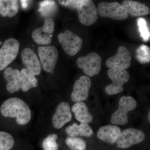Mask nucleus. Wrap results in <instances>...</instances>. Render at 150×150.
<instances>
[{"instance_id": "20", "label": "nucleus", "mask_w": 150, "mask_h": 150, "mask_svg": "<svg viewBox=\"0 0 150 150\" xmlns=\"http://www.w3.org/2000/svg\"><path fill=\"white\" fill-rule=\"evenodd\" d=\"M67 134L71 137H76L78 136L89 137L93 134V131L88 124L81 123L78 125L76 123H73V125L68 126L66 129Z\"/></svg>"}, {"instance_id": "14", "label": "nucleus", "mask_w": 150, "mask_h": 150, "mask_svg": "<svg viewBox=\"0 0 150 150\" xmlns=\"http://www.w3.org/2000/svg\"><path fill=\"white\" fill-rule=\"evenodd\" d=\"M71 119L72 114L69 104L67 102H62L57 106L52 117V124L54 128L60 129L65 124L71 121Z\"/></svg>"}, {"instance_id": "17", "label": "nucleus", "mask_w": 150, "mask_h": 150, "mask_svg": "<svg viewBox=\"0 0 150 150\" xmlns=\"http://www.w3.org/2000/svg\"><path fill=\"white\" fill-rule=\"evenodd\" d=\"M121 129L115 125H108L102 126L98 131V138L103 142L110 144L116 142L121 134Z\"/></svg>"}, {"instance_id": "26", "label": "nucleus", "mask_w": 150, "mask_h": 150, "mask_svg": "<svg viewBox=\"0 0 150 150\" xmlns=\"http://www.w3.org/2000/svg\"><path fill=\"white\" fill-rule=\"evenodd\" d=\"M58 135L51 134L43 140L42 146L44 150H57L59 149V144L56 142Z\"/></svg>"}, {"instance_id": "16", "label": "nucleus", "mask_w": 150, "mask_h": 150, "mask_svg": "<svg viewBox=\"0 0 150 150\" xmlns=\"http://www.w3.org/2000/svg\"><path fill=\"white\" fill-rule=\"evenodd\" d=\"M4 76L6 81V89L13 93L18 91L21 87V78L19 70L13 69L11 67L6 68L4 71Z\"/></svg>"}, {"instance_id": "25", "label": "nucleus", "mask_w": 150, "mask_h": 150, "mask_svg": "<svg viewBox=\"0 0 150 150\" xmlns=\"http://www.w3.org/2000/svg\"><path fill=\"white\" fill-rule=\"evenodd\" d=\"M14 144V140L11 134L0 131V150H10Z\"/></svg>"}, {"instance_id": "24", "label": "nucleus", "mask_w": 150, "mask_h": 150, "mask_svg": "<svg viewBox=\"0 0 150 150\" xmlns=\"http://www.w3.org/2000/svg\"><path fill=\"white\" fill-rule=\"evenodd\" d=\"M66 144L71 150H85L86 142L81 138L68 137L66 140Z\"/></svg>"}, {"instance_id": "9", "label": "nucleus", "mask_w": 150, "mask_h": 150, "mask_svg": "<svg viewBox=\"0 0 150 150\" xmlns=\"http://www.w3.org/2000/svg\"><path fill=\"white\" fill-rule=\"evenodd\" d=\"M145 138L144 133L142 130L129 128L121 132L116 142L118 148L126 149L143 142Z\"/></svg>"}, {"instance_id": "11", "label": "nucleus", "mask_w": 150, "mask_h": 150, "mask_svg": "<svg viewBox=\"0 0 150 150\" xmlns=\"http://www.w3.org/2000/svg\"><path fill=\"white\" fill-rule=\"evenodd\" d=\"M132 58L129 50L125 46H120L114 56L109 58L106 62L107 67L110 69L126 70L131 65Z\"/></svg>"}, {"instance_id": "31", "label": "nucleus", "mask_w": 150, "mask_h": 150, "mask_svg": "<svg viewBox=\"0 0 150 150\" xmlns=\"http://www.w3.org/2000/svg\"><path fill=\"white\" fill-rule=\"evenodd\" d=\"M2 44V42L1 41H0V45H1V44Z\"/></svg>"}, {"instance_id": "4", "label": "nucleus", "mask_w": 150, "mask_h": 150, "mask_svg": "<svg viewBox=\"0 0 150 150\" xmlns=\"http://www.w3.org/2000/svg\"><path fill=\"white\" fill-rule=\"evenodd\" d=\"M59 43L67 54L74 56L80 51L83 41L79 35L69 30L59 33L58 36Z\"/></svg>"}, {"instance_id": "32", "label": "nucleus", "mask_w": 150, "mask_h": 150, "mask_svg": "<svg viewBox=\"0 0 150 150\" xmlns=\"http://www.w3.org/2000/svg\"><path fill=\"white\" fill-rule=\"evenodd\" d=\"M1 0H0V6H1Z\"/></svg>"}, {"instance_id": "21", "label": "nucleus", "mask_w": 150, "mask_h": 150, "mask_svg": "<svg viewBox=\"0 0 150 150\" xmlns=\"http://www.w3.org/2000/svg\"><path fill=\"white\" fill-rule=\"evenodd\" d=\"M18 1L17 0H1L0 15L3 17L14 16L18 11Z\"/></svg>"}, {"instance_id": "27", "label": "nucleus", "mask_w": 150, "mask_h": 150, "mask_svg": "<svg viewBox=\"0 0 150 150\" xmlns=\"http://www.w3.org/2000/svg\"><path fill=\"white\" fill-rule=\"evenodd\" d=\"M137 56L138 61L142 64L150 62V48L146 45H142L137 49Z\"/></svg>"}, {"instance_id": "19", "label": "nucleus", "mask_w": 150, "mask_h": 150, "mask_svg": "<svg viewBox=\"0 0 150 150\" xmlns=\"http://www.w3.org/2000/svg\"><path fill=\"white\" fill-rule=\"evenodd\" d=\"M72 112L74 113L75 118L81 123L88 124L93 121V116L89 111L87 106L85 103H76L71 108Z\"/></svg>"}, {"instance_id": "18", "label": "nucleus", "mask_w": 150, "mask_h": 150, "mask_svg": "<svg viewBox=\"0 0 150 150\" xmlns=\"http://www.w3.org/2000/svg\"><path fill=\"white\" fill-rule=\"evenodd\" d=\"M121 5L125 9L128 15L129 14L132 16H144L150 13L149 8L139 2L125 0L121 3Z\"/></svg>"}, {"instance_id": "12", "label": "nucleus", "mask_w": 150, "mask_h": 150, "mask_svg": "<svg viewBox=\"0 0 150 150\" xmlns=\"http://www.w3.org/2000/svg\"><path fill=\"white\" fill-rule=\"evenodd\" d=\"M54 29L55 23L54 19L52 18H46L41 27L33 30L32 33L33 39L39 45H49L52 41L51 38Z\"/></svg>"}, {"instance_id": "30", "label": "nucleus", "mask_w": 150, "mask_h": 150, "mask_svg": "<svg viewBox=\"0 0 150 150\" xmlns=\"http://www.w3.org/2000/svg\"><path fill=\"white\" fill-rule=\"evenodd\" d=\"M150 110H149V114H148V121H149V123H150Z\"/></svg>"}, {"instance_id": "15", "label": "nucleus", "mask_w": 150, "mask_h": 150, "mask_svg": "<svg viewBox=\"0 0 150 150\" xmlns=\"http://www.w3.org/2000/svg\"><path fill=\"white\" fill-rule=\"evenodd\" d=\"M22 61L26 69L33 74L39 75L41 72V64L36 54L32 49L25 48L21 52Z\"/></svg>"}, {"instance_id": "23", "label": "nucleus", "mask_w": 150, "mask_h": 150, "mask_svg": "<svg viewBox=\"0 0 150 150\" xmlns=\"http://www.w3.org/2000/svg\"><path fill=\"white\" fill-rule=\"evenodd\" d=\"M57 8V4L54 1H45L40 3L39 11L43 16L48 17L54 14Z\"/></svg>"}, {"instance_id": "3", "label": "nucleus", "mask_w": 150, "mask_h": 150, "mask_svg": "<svg viewBox=\"0 0 150 150\" xmlns=\"http://www.w3.org/2000/svg\"><path fill=\"white\" fill-rule=\"evenodd\" d=\"M76 9L81 24L88 26L93 24L97 20V10L92 1L78 0Z\"/></svg>"}, {"instance_id": "8", "label": "nucleus", "mask_w": 150, "mask_h": 150, "mask_svg": "<svg viewBox=\"0 0 150 150\" xmlns=\"http://www.w3.org/2000/svg\"><path fill=\"white\" fill-rule=\"evenodd\" d=\"M19 47L18 41L15 38H9L4 41L0 48V71L6 69L16 59Z\"/></svg>"}, {"instance_id": "22", "label": "nucleus", "mask_w": 150, "mask_h": 150, "mask_svg": "<svg viewBox=\"0 0 150 150\" xmlns=\"http://www.w3.org/2000/svg\"><path fill=\"white\" fill-rule=\"evenodd\" d=\"M21 72V78L22 90L26 92L30 89L36 88L38 86V81L33 74L26 69H23Z\"/></svg>"}, {"instance_id": "13", "label": "nucleus", "mask_w": 150, "mask_h": 150, "mask_svg": "<svg viewBox=\"0 0 150 150\" xmlns=\"http://www.w3.org/2000/svg\"><path fill=\"white\" fill-rule=\"evenodd\" d=\"M91 84L90 79L86 76H81L77 80L71 94V99L73 102H81L86 100L88 97Z\"/></svg>"}, {"instance_id": "2", "label": "nucleus", "mask_w": 150, "mask_h": 150, "mask_svg": "<svg viewBox=\"0 0 150 150\" xmlns=\"http://www.w3.org/2000/svg\"><path fill=\"white\" fill-rule=\"evenodd\" d=\"M137 105V101L132 97H122L119 100L118 109L111 116V123L122 126L126 125L129 121L128 113L135 109Z\"/></svg>"}, {"instance_id": "5", "label": "nucleus", "mask_w": 150, "mask_h": 150, "mask_svg": "<svg viewBox=\"0 0 150 150\" xmlns=\"http://www.w3.org/2000/svg\"><path fill=\"white\" fill-rule=\"evenodd\" d=\"M97 10L98 14L100 16L115 20H123L129 16L125 9L117 2L100 3Z\"/></svg>"}, {"instance_id": "29", "label": "nucleus", "mask_w": 150, "mask_h": 150, "mask_svg": "<svg viewBox=\"0 0 150 150\" xmlns=\"http://www.w3.org/2000/svg\"><path fill=\"white\" fill-rule=\"evenodd\" d=\"M77 1H59L61 5L71 9H75Z\"/></svg>"}, {"instance_id": "10", "label": "nucleus", "mask_w": 150, "mask_h": 150, "mask_svg": "<svg viewBox=\"0 0 150 150\" xmlns=\"http://www.w3.org/2000/svg\"><path fill=\"white\" fill-rule=\"evenodd\" d=\"M38 50L43 69L53 74L59 59L57 48L54 46H39Z\"/></svg>"}, {"instance_id": "1", "label": "nucleus", "mask_w": 150, "mask_h": 150, "mask_svg": "<svg viewBox=\"0 0 150 150\" xmlns=\"http://www.w3.org/2000/svg\"><path fill=\"white\" fill-rule=\"evenodd\" d=\"M1 112L5 117L16 118L19 125L27 124L31 119V111L28 105L23 100L11 98L1 105Z\"/></svg>"}, {"instance_id": "6", "label": "nucleus", "mask_w": 150, "mask_h": 150, "mask_svg": "<svg viewBox=\"0 0 150 150\" xmlns=\"http://www.w3.org/2000/svg\"><path fill=\"white\" fill-rule=\"evenodd\" d=\"M108 75L112 82L105 87L106 93L113 95L122 92L124 90L123 86L128 82L130 78L129 72L126 70L109 69Z\"/></svg>"}, {"instance_id": "28", "label": "nucleus", "mask_w": 150, "mask_h": 150, "mask_svg": "<svg viewBox=\"0 0 150 150\" xmlns=\"http://www.w3.org/2000/svg\"><path fill=\"white\" fill-rule=\"evenodd\" d=\"M137 20L138 21L139 30L141 33V37L144 41H148L150 38V32L147 26L146 20L144 18H140Z\"/></svg>"}, {"instance_id": "7", "label": "nucleus", "mask_w": 150, "mask_h": 150, "mask_svg": "<svg viewBox=\"0 0 150 150\" xmlns=\"http://www.w3.org/2000/svg\"><path fill=\"white\" fill-rule=\"evenodd\" d=\"M76 63L78 67L83 70L86 75L93 77L100 72L102 59L98 54L93 52L78 58Z\"/></svg>"}]
</instances>
